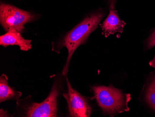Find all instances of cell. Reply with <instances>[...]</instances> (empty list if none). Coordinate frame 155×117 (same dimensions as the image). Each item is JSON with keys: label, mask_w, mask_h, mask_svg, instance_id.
Here are the masks:
<instances>
[{"label": "cell", "mask_w": 155, "mask_h": 117, "mask_svg": "<svg viewBox=\"0 0 155 117\" xmlns=\"http://www.w3.org/2000/svg\"><path fill=\"white\" fill-rule=\"evenodd\" d=\"M105 15L104 11L97 10L84 17L81 22L66 34L61 42V47H65L68 50L67 62L62 71L63 75H67L70 60L76 50L84 44L90 35L98 27Z\"/></svg>", "instance_id": "1"}, {"label": "cell", "mask_w": 155, "mask_h": 117, "mask_svg": "<svg viewBox=\"0 0 155 117\" xmlns=\"http://www.w3.org/2000/svg\"><path fill=\"white\" fill-rule=\"evenodd\" d=\"M91 91L94 94L93 99H95L104 115L114 117L129 111L128 104L131 98L130 93H124L123 90L111 84L91 86Z\"/></svg>", "instance_id": "2"}, {"label": "cell", "mask_w": 155, "mask_h": 117, "mask_svg": "<svg viewBox=\"0 0 155 117\" xmlns=\"http://www.w3.org/2000/svg\"><path fill=\"white\" fill-rule=\"evenodd\" d=\"M36 16L30 12L5 3L0 5V23L6 31L16 30L22 33L24 25L32 22Z\"/></svg>", "instance_id": "3"}, {"label": "cell", "mask_w": 155, "mask_h": 117, "mask_svg": "<svg viewBox=\"0 0 155 117\" xmlns=\"http://www.w3.org/2000/svg\"><path fill=\"white\" fill-rule=\"evenodd\" d=\"M60 89L59 83L54 82L50 93L43 102L40 103L33 102L27 107L26 117H57V98L60 94Z\"/></svg>", "instance_id": "4"}, {"label": "cell", "mask_w": 155, "mask_h": 117, "mask_svg": "<svg viewBox=\"0 0 155 117\" xmlns=\"http://www.w3.org/2000/svg\"><path fill=\"white\" fill-rule=\"evenodd\" d=\"M68 92L63 96L68 103L70 117H89L92 113V108L87 98L81 95L71 86L67 78Z\"/></svg>", "instance_id": "5"}, {"label": "cell", "mask_w": 155, "mask_h": 117, "mask_svg": "<svg viewBox=\"0 0 155 117\" xmlns=\"http://www.w3.org/2000/svg\"><path fill=\"white\" fill-rule=\"evenodd\" d=\"M138 100L149 112L155 115V70L146 76Z\"/></svg>", "instance_id": "6"}, {"label": "cell", "mask_w": 155, "mask_h": 117, "mask_svg": "<svg viewBox=\"0 0 155 117\" xmlns=\"http://www.w3.org/2000/svg\"><path fill=\"white\" fill-rule=\"evenodd\" d=\"M126 22L121 19L115 9H110L107 17L100 24L102 34L105 37L116 33H122Z\"/></svg>", "instance_id": "7"}, {"label": "cell", "mask_w": 155, "mask_h": 117, "mask_svg": "<svg viewBox=\"0 0 155 117\" xmlns=\"http://www.w3.org/2000/svg\"><path fill=\"white\" fill-rule=\"evenodd\" d=\"M31 40L24 39L21 33L16 30H10L0 37V45L4 47L16 45L22 51H28L32 47Z\"/></svg>", "instance_id": "8"}, {"label": "cell", "mask_w": 155, "mask_h": 117, "mask_svg": "<svg viewBox=\"0 0 155 117\" xmlns=\"http://www.w3.org/2000/svg\"><path fill=\"white\" fill-rule=\"evenodd\" d=\"M8 78L5 74L0 77V102L10 99H17L21 97L22 93L16 91L8 85Z\"/></svg>", "instance_id": "9"}, {"label": "cell", "mask_w": 155, "mask_h": 117, "mask_svg": "<svg viewBox=\"0 0 155 117\" xmlns=\"http://www.w3.org/2000/svg\"><path fill=\"white\" fill-rule=\"evenodd\" d=\"M144 50L147 51L155 46V28L150 31L149 35L143 42Z\"/></svg>", "instance_id": "10"}, {"label": "cell", "mask_w": 155, "mask_h": 117, "mask_svg": "<svg viewBox=\"0 0 155 117\" xmlns=\"http://www.w3.org/2000/svg\"><path fill=\"white\" fill-rule=\"evenodd\" d=\"M117 1V0H107L109 9H115Z\"/></svg>", "instance_id": "11"}, {"label": "cell", "mask_w": 155, "mask_h": 117, "mask_svg": "<svg viewBox=\"0 0 155 117\" xmlns=\"http://www.w3.org/2000/svg\"><path fill=\"white\" fill-rule=\"evenodd\" d=\"M0 117H8V114L7 111H4L3 109H1L0 110Z\"/></svg>", "instance_id": "12"}, {"label": "cell", "mask_w": 155, "mask_h": 117, "mask_svg": "<svg viewBox=\"0 0 155 117\" xmlns=\"http://www.w3.org/2000/svg\"><path fill=\"white\" fill-rule=\"evenodd\" d=\"M149 64L150 67H152L154 68L155 70V55L153 59H151V60L149 62Z\"/></svg>", "instance_id": "13"}]
</instances>
